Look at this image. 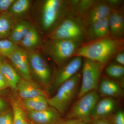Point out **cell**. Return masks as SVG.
Listing matches in <instances>:
<instances>
[{"label":"cell","mask_w":124,"mask_h":124,"mask_svg":"<svg viewBox=\"0 0 124 124\" xmlns=\"http://www.w3.org/2000/svg\"><path fill=\"white\" fill-rule=\"evenodd\" d=\"M8 106V102L0 97V113L5 111Z\"/></svg>","instance_id":"cell-34"},{"label":"cell","mask_w":124,"mask_h":124,"mask_svg":"<svg viewBox=\"0 0 124 124\" xmlns=\"http://www.w3.org/2000/svg\"><path fill=\"white\" fill-rule=\"evenodd\" d=\"M95 1V0H68L69 15L77 18H79L89 9Z\"/></svg>","instance_id":"cell-21"},{"label":"cell","mask_w":124,"mask_h":124,"mask_svg":"<svg viewBox=\"0 0 124 124\" xmlns=\"http://www.w3.org/2000/svg\"><path fill=\"white\" fill-rule=\"evenodd\" d=\"M81 78V74L78 72L61 85L55 95L48 98L49 106L56 109L62 116L66 113L71 103L77 97Z\"/></svg>","instance_id":"cell-3"},{"label":"cell","mask_w":124,"mask_h":124,"mask_svg":"<svg viewBox=\"0 0 124 124\" xmlns=\"http://www.w3.org/2000/svg\"><path fill=\"white\" fill-rule=\"evenodd\" d=\"M124 49V38H116L110 35L81 45L74 57L93 60L99 63L104 68L117 53Z\"/></svg>","instance_id":"cell-1"},{"label":"cell","mask_w":124,"mask_h":124,"mask_svg":"<svg viewBox=\"0 0 124 124\" xmlns=\"http://www.w3.org/2000/svg\"><path fill=\"white\" fill-rule=\"evenodd\" d=\"M111 10L106 0H95L92 6L78 19L85 28L107 17Z\"/></svg>","instance_id":"cell-9"},{"label":"cell","mask_w":124,"mask_h":124,"mask_svg":"<svg viewBox=\"0 0 124 124\" xmlns=\"http://www.w3.org/2000/svg\"><path fill=\"white\" fill-rule=\"evenodd\" d=\"M41 43L40 37L38 29L32 25L19 45L27 51L35 50Z\"/></svg>","instance_id":"cell-20"},{"label":"cell","mask_w":124,"mask_h":124,"mask_svg":"<svg viewBox=\"0 0 124 124\" xmlns=\"http://www.w3.org/2000/svg\"><path fill=\"white\" fill-rule=\"evenodd\" d=\"M31 2L29 0H15L7 12L14 18L23 15L29 10Z\"/></svg>","instance_id":"cell-25"},{"label":"cell","mask_w":124,"mask_h":124,"mask_svg":"<svg viewBox=\"0 0 124 124\" xmlns=\"http://www.w3.org/2000/svg\"><path fill=\"white\" fill-rule=\"evenodd\" d=\"M27 113L30 121L38 124H59L63 120L60 113L49 106L43 110Z\"/></svg>","instance_id":"cell-12"},{"label":"cell","mask_w":124,"mask_h":124,"mask_svg":"<svg viewBox=\"0 0 124 124\" xmlns=\"http://www.w3.org/2000/svg\"><path fill=\"white\" fill-rule=\"evenodd\" d=\"M108 17L84 28L87 42L110 35Z\"/></svg>","instance_id":"cell-15"},{"label":"cell","mask_w":124,"mask_h":124,"mask_svg":"<svg viewBox=\"0 0 124 124\" xmlns=\"http://www.w3.org/2000/svg\"><path fill=\"white\" fill-rule=\"evenodd\" d=\"M8 58L22 78L27 80H32L26 51L18 46Z\"/></svg>","instance_id":"cell-11"},{"label":"cell","mask_w":124,"mask_h":124,"mask_svg":"<svg viewBox=\"0 0 124 124\" xmlns=\"http://www.w3.org/2000/svg\"><path fill=\"white\" fill-rule=\"evenodd\" d=\"M20 99H28L42 96L48 98L47 93L32 80H27L21 78L17 85L16 90Z\"/></svg>","instance_id":"cell-13"},{"label":"cell","mask_w":124,"mask_h":124,"mask_svg":"<svg viewBox=\"0 0 124 124\" xmlns=\"http://www.w3.org/2000/svg\"><path fill=\"white\" fill-rule=\"evenodd\" d=\"M15 18L7 12L0 13V39L9 37L16 23Z\"/></svg>","instance_id":"cell-24"},{"label":"cell","mask_w":124,"mask_h":124,"mask_svg":"<svg viewBox=\"0 0 124 124\" xmlns=\"http://www.w3.org/2000/svg\"><path fill=\"white\" fill-rule=\"evenodd\" d=\"M82 68V81L78 98L90 91H97L104 68L99 63L86 58H83Z\"/></svg>","instance_id":"cell-6"},{"label":"cell","mask_w":124,"mask_h":124,"mask_svg":"<svg viewBox=\"0 0 124 124\" xmlns=\"http://www.w3.org/2000/svg\"><path fill=\"white\" fill-rule=\"evenodd\" d=\"M76 124H90V123H87V122H83V121H79Z\"/></svg>","instance_id":"cell-37"},{"label":"cell","mask_w":124,"mask_h":124,"mask_svg":"<svg viewBox=\"0 0 124 124\" xmlns=\"http://www.w3.org/2000/svg\"><path fill=\"white\" fill-rule=\"evenodd\" d=\"M108 23L111 36L124 38V6L117 9L112 10L108 17Z\"/></svg>","instance_id":"cell-16"},{"label":"cell","mask_w":124,"mask_h":124,"mask_svg":"<svg viewBox=\"0 0 124 124\" xmlns=\"http://www.w3.org/2000/svg\"><path fill=\"white\" fill-rule=\"evenodd\" d=\"M47 39L70 41L81 45L87 41L84 28L77 18L68 16L47 36Z\"/></svg>","instance_id":"cell-4"},{"label":"cell","mask_w":124,"mask_h":124,"mask_svg":"<svg viewBox=\"0 0 124 124\" xmlns=\"http://www.w3.org/2000/svg\"><path fill=\"white\" fill-rule=\"evenodd\" d=\"M80 120L75 119H66L65 120H62L59 124H76Z\"/></svg>","instance_id":"cell-36"},{"label":"cell","mask_w":124,"mask_h":124,"mask_svg":"<svg viewBox=\"0 0 124 124\" xmlns=\"http://www.w3.org/2000/svg\"><path fill=\"white\" fill-rule=\"evenodd\" d=\"M5 90H0V95H4L5 93Z\"/></svg>","instance_id":"cell-38"},{"label":"cell","mask_w":124,"mask_h":124,"mask_svg":"<svg viewBox=\"0 0 124 124\" xmlns=\"http://www.w3.org/2000/svg\"><path fill=\"white\" fill-rule=\"evenodd\" d=\"M112 10L117 9L124 6L122 0H106Z\"/></svg>","instance_id":"cell-30"},{"label":"cell","mask_w":124,"mask_h":124,"mask_svg":"<svg viewBox=\"0 0 124 124\" xmlns=\"http://www.w3.org/2000/svg\"><path fill=\"white\" fill-rule=\"evenodd\" d=\"M15 0H0V13L7 12Z\"/></svg>","instance_id":"cell-31"},{"label":"cell","mask_w":124,"mask_h":124,"mask_svg":"<svg viewBox=\"0 0 124 124\" xmlns=\"http://www.w3.org/2000/svg\"><path fill=\"white\" fill-rule=\"evenodd\" d=\"M117 103L115 99L103 97L98 101L91 116V121L108 118L115 113Z\"/></svg>","instance_id":"cell-14"},{"label":"cell","mask_w":124,"mask_h":124,"mask_svg":"<svg viewBox=\"0 0 124 124\" xmlns=\"http://www.w3.org/2000/svg\"><path fill=\"white\" fill-rule=\"evenodd\" d=\"M13 115L12 109L0 113V124H13Z\"/></svg>","instance_id":"cell-28"},{"label":"cell","mask_w":124,"mask_h":124,"mask_svg":"<svg viewBox=\"0 0 124 124\" xmlns=\"http://www.w3.org/2000/svg\"><path fill=\"white\" fill-rule=\"evenodd\" d=\"M80 46L70 41L47 39L43 45V49L54 62L60 67L74 57Z\"/></svg>","instance_id":"cell-5"},{"label":"cell","mask_w":124,"mask_h":124,"mask_svg":"<svg viewBox=\"0 0 124 124\" xmlns=\"http://www.w3.org/2000/svg\"><path fill=\"white\" fill-rule=\"evenodd\" d=\"M29 67L33 75L46 89L50 88L52 79L51 69L44 58L36 50L27 51Z\"/></svg>","instance_id":"cell-8"},{"label":"cell","mask_w":124,"mask_h":124,"mask_svg":"<svg viewBox=\"0 0 124 124\" xmlns=\"http://www.w3.org/2000/svg\"><path fill=\"white\" fill-rule=\"evenodd\" d=\"M18 46L9 39H0V55L8 58L10 55Z\"/></svg>","instance_id":"cell-27"},{"label":"cell","mask_w":124,"mask_h":124,"mask_svg":"<svg viewBox=\"0 0 124 124\" xmlns=\"http://www.w3.org/2000/svg\"><path fill=\"white\" fill-rule=\"evenodd\" d=\"M110 117L112 124H124V113L121 110L116 112Z\"/></svg>","instance_id":"cell-29"},{"label":"cell","mask_w":124,"mask_h":124,"mask_svg":"<svg viewBox=\"0 0 124 124\" xmlns=\"http://www.w3.org/2000/svg\"><path fill=\"white\" fill-rule=\"evenodd\" d=\"M31 26V23L27 20L17 22L13 28L8 39L16 44H19Z\"/></svg>","instance_id":"cell-23"},{"label":"cell","mask_w":124,"mask_h":124,"mask_svg":"<svg viewBox=\"0 0 124 124\" xmlns=\"http://www.w3.org/2000/svg\"><path fill=\"white\" fill-rule=\"evenodd\" d=\"M48 98L45 96H37L28 99H21V101L27 112H34L43 110L49 106Z\"/></svg>","instance_id":"cell-22"},{"label":"cell","mask_w":124,"mask_h":124,"mask_svg":"<svg viewBox=\"0 0 124 124\" xmlns=\"http://www.w3.org/2000/svg\"><path fill=\"white\" fill-rule=\"evenodd\" d=\"M91 124H112L108 118L101 119L91 121Z\"/></svg>","instance_id":"cell-35"},{"label":"cell","mask_w":124,"mask_h":124,"mask_svg":"<svg viewBox=\"0 0 124 124\" xmlns=\"http://www.w3.org/2000/svg\"><path fill=\"white\" fill-rule=\"evenodd\" d=\"M8 88H10L8 83L0 72V90H5Z\"/></svg>","instance_id":"cell-33"},{"label":"cell","mask_w":124,"mask_h":124,"mask_svg":"<svg viewBox=\"0 0 124 124\" xmlns=\"http://www.w3.org/2000/svg\"><path fill=\"white\" fill-rule=\"evenodd\" d=\"M28 124H36V123H34V122H31V121H30V122H29V123H28Z\"/></svg>","instance_id":"cell-39"},{"label":"cell","mask_w":124,"mask_h":124,"mask_svg":"<svg viewBox=\"0 0 124 124\" xmlns=\"http://www.w3.org/2000/svg\"><path fill=\"white\" fill-rule=\"evenodd\" d=\"M99 98L100 95L96 90L89 92L79 98L68 112L66 119L91 122V113Z\"/></svg>","instance_id":"cell-7"},{"label":"cell","mask_w":124,"mask_h":124,"mask_svg":"<svg viewBox=\"0 0 124 124\" xmlns=\"http://www.w3.org/2000/svg\"><path fill=\"white\" fill-rule=\"evenodd\" d=\"M113 62L116 64L124 66V50L117 53L113 58Z\"/></svg>","instance_id":"cell-32"},{"label":"cell","mask_w":124,"mask_h":124,"mask_svg":"<svg viewBox=\"0 0 124 124\" xmlns=\"http://www.w3.org/2000/svg\"><path fill=\"white\" fill-rule=\"evenodd\" d=\"M83 58L80 57H74L60 66L55 73L54 84L58 88L63 83L74 76L82 67Z\"/></svg>","instance_id":"cell-10"},{"label":"cell","mask_w":124,"mask_h":124,"mask_svg":"<svg viewBox=\"0 0 124 124\" xmlns=\"http://www.w3.org/2000/svg\"><path fill=\"white\" fill-rule=\"evenodd\" d=\"M12 95L10 102L13 115V124H28L27 112L23 106L21 99L18 95Z\"/></svg>","instance_id":"cell-18"},{"label":"cell","mask_w":124,"mask_h":124,"mask_svg":"<svg viewBox=\"0 0 124 124\" xmlns=\"http://www.w3.org/2000/svg\"><path fill=\"white\" fill-rule=\"evenodd\" d=\"M98 93L103 97H122L124 91L120 85L113 80L106 77L100 79L97 89Z\"/></svg>","instance_id":"cell-17"},{"label":"cell","mask_w":124,"mask_h":124,"mask_svg":"<svg viewBox=\"0 0 124 124\" xmlns=\"http://www.w3.org/2000/svg\"><path fill=\"white\" fill-rule=\"evenodd\" d=\"M2 58V57H1V56L0 55V61L1 60Z\"/></svg>","instance_id":"cell-40"},{"label":"cell","mask_w":124,"mask_h":124,"mask_svg":"<svg viewBox=\"0 0 124 124\" xmlns=\"http://www.w3.org/2000/svg\"><path fill=\"white\" fill-rule=\"evenodd\" d=\"M105 67V72L108 77L115 80L124 79V67L114 62H110Z\"/></svg>","instance_id":"cell-26"},{"label":"cell","mask_w":124,"mask_h":124,"mask_svg":"<svg viewBox=\"0 0 124 124\" xmlns=\"http://www.w3.org/2000/svg\"><path fill=\"white\" fill-rule=\"evenodd\" d=\"M68 0H44L40 1L38 19L42 32L48 35L69 15Z\"/></svg>","instance_id":"cell-2"},{"label":"cell","mask_w":124,"mask_h":124,"mask_svg":"<svg viewBox=\"0 0 124 124\" xmlns=\"http://www.w3.org/2000/svg\"><path fill=\"white\" fill-rule=\"evenodd\" d=\"M0 72L8 83L10 88L16 91L21 76L13 66L2 58L0 61Z\"/></svg>","instance_id":"cell-19"}]
</instances>
